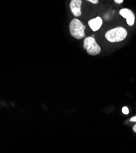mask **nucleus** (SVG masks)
Masks as SVG:
<instances>
[{
	"label": "nucleus",
	"instance_id": "obj_1",
	"mask_svg": "<svg viewBox=\"0 0 136 153\" xmlns=\"http://www.w3.org/2000/svg\"><path fill=\"white\" fill-rule=\"evenodd\" d=\"M127 36L126 29L122 26H118L108 30L105 34V38L111 43H116L123 41Z\"/></svg>",
	"mask_w": 136,
	"mask_h": 153
},
{
	"label": "nucleus",
	"instance_id": "obj_2",
	"mask_svg": "<svg viewBox=\"0 0 136 153\" xmlns=\"http://www.w3.org/2000/svg\"><path fill=\"white\" fill-rule=\"evenodd\" d=\"M69 29L71 36L76 39H82L85 36V26L80 20L77 19H74L70 22Z\"/></svg>",
	"mask_w": 136,
	"mask_h": 153
},
{
	"label": "nucleus",
	"instance_id": "obj_3",
	"mask_svg": "<svg viewBox=\"0 0 136 153\" xmlns=\"http://www.w3.org/2000/svg\"><path fill=\"white\" fill-rule=\"evenodd\" d=\"M83 47L90 56H96L100 53L101 48L94 37H87L84 40Z\"/></svg>",
	"mask_w": 136,
	"mask_h": 153
},
{
	"label": "nucleus",
	"instance_id": "obj_4",
	"mask_svg": "<svg viewBox=\"0 0 136 153\" xmlns=\"http://www.w3.org/2000/svg\"><path fill=\"white\" fill-rule=\"evenodd\" d=\"M119 14L126 20V23L129 26L134 25L135 23V15L131 9L123 8L119 10Z\"/></svg>",
	"mask_w": 136,
	"mask_h": 153
},
{
	"label": "nucleus",
	"instance_id": "obj_5",
	"mask_svg": "<svg viewBox=\"0 0 136 153\" xmlns=\"http://www.w3.org/2000/svg\"><path fill=\"white\" fill-rule=\"evenodd\" d=\"M82 4V0H71L70 3V8L74 17H78L81 15Z\"/></svg>",
	"mask_w": 136,
	"mask_h": 153
},
{
	"label": "nucleus",
	"instance_id": "obj_6",
	"mask_svg": "<svg viewBox=\"0 0 136 153\" xmlns=\"http://www.w3.org/2000/svg\"><path fill=\"white\" fill-rule=\"evenodd\" d=\"M88 25L93 31L95 32L98 30L103 25V20L100 17H97L95 19H90L88 22Z\"/></svg>",
	"mask_w": 136,
	"mask_h": 153
},
{
	"label": "nucleus",
	"instance_id": "obj_7",
	"mask_svg": "<svg viewBox=\"0 0 136 153\" xmlns=\"http://www.w3.org/2000/svg\"><path fill=\"white\" fill-rule=\"evenodd\" d=\"M122 112L125 115H128L129 114V109L127 107H123V108H122Z\"/></svg>",
	"mask_w": 136,
	"mask_h": 153
},
{
	"label": "nucleus",
	"instance_id": "obj_8",
	"mask_svg": "<svg viewBox=\"0 0 136 153\" xmlns=\"http://www.w3.org/2000/svg\"><path fill=\"white\" fill-rule=\"evenodd\" d=\"M86 1H88L94 4H97L98 3L99 0H86Z\"/></svg>",
	"mask_w": 136,
	"mask_h": 153
},
{
	"label": "nucleus",
	"instance_id": "obj_9",
	"mask_svg": "<svg viewBox=\"0 0 136 153\" xmlns=\"http://www.w3.org/2000/svg\"><path fill=\"white\" fill-rule=\"evenodd\" d=\"M124 0H114V2L117 4H120L123 3Z\"/></svg>",
	"mask_w": 136,
	"mask_h": 153
},
{
	"label": "nucleus",
	"instance_id": "obj_10",
	"mask_svg": "<svg viewBox=\"0 0 136 153\" xmlns=\"http://www.w3.org/2000/svg\"><path fill=\"white\" fill-rule=\"evenodd\" d=\"M130 121H131V122H136V116L131 118Z\"/></svg>",
	"mask_w": 136,
	"mask_h": 153
},
{
	"label": "nucleus",
	"instance_id": "obj_11",
	"mask_svg": "<svg viewBox=\"0 0 136 153\" xmlns=\"http://www.w3.org/2000/svg\"><path fill=\"white\" fill-rule=\"evenodd\" d=\"M132 130H133V131H134V132L136 133V124H135V125H134V126H133V128H132Z\"/></svg>",
	"mask_w": 136,
	"mask_h": 153
}]
</instances>
